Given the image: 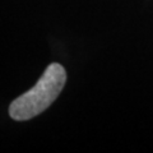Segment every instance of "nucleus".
Wrapping results in <instances>:
<instances>
[{"label":"nucleus","instance_id":"f257e3e1","mask_svg":"<svg viewBox=\"0 0 153 153\" xmlns=\"http://www.w3.org/2000/svg\"><path fill=\"white\" fill-rule=\"evenodd\" d=\"M66 83V71L59 63H51L28 92L17 97L9 106V116L16 121L31 120L47 110L59 97Z\"/></svg>","mask_w":153,"mask_h":153}]
</instances>
